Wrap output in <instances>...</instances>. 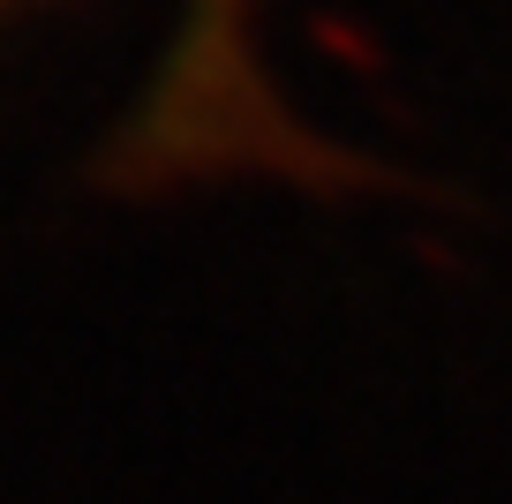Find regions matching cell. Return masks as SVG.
<instances>
[{"instance_id": "cell-1", "label": "cell", "mask_w": 512, "mask_h": 504, "mask_svg": "<svg viewBox=\"0 0 512 504\" xmlns=\"http://www.w3.org/2000/svg\"><path fill=\"white\" fill-rule=\"evenodd\" d=\"M0 8H8V0H0Z\"/></svg>"}]
</instances>
